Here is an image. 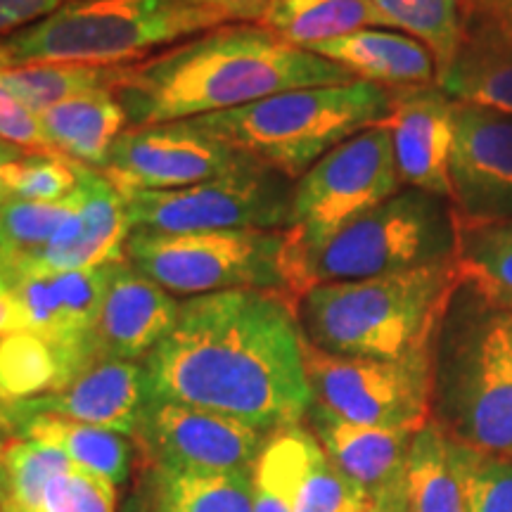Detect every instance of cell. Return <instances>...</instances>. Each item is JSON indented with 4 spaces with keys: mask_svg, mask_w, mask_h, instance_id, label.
<instances>
[{
    "mask_svg": "<svg viewBox=\"0 0 512 512\" xmlns=\"http://www.w3.org/2000/svg\"><path fill=\"white\" fill-rule=\"evenodd\" d=\"M143 370L145 399L226 415L264 434L299 425L313 406L297 304L283 292L185 299Z\"/></svg>",
    "mask_w": 512,
    "mask_h": 512,
    "instance_id": "obj_1",
    "label": "cell"
},
{
    "mask_svg": "<svg viewBox=\"0 0 512 512\" xmlns=\"http://www.w3.org/2000/svg\"><path fill=\"white\" fill-rule=\"evenodd\" d=\"M356 81L335 62L294 48L256 22H230L128 64L117 98L128 126L192 121L275 93Z\"/></svg>",
    "mask_w": 512,
    "mask_h": 512,
    "instance_id": "obj_2",
    "label": "cell"
},
{
    "mask_svg": "<svg viewBox=\"0 0 512 512\" xmlns=\"http://www.w3.org/2000/svg\"><path fill=\"white\" fill-rule=\"evenodd\" d=\"M432 418L460 444L512 458V309L465 275L432 339Z\"/></svg>",
    "mask_w": 512,
    "mask_h": 512,
    "instance_id": "obj_3",
    "label": "cell"
},
{
    "mask_svg": "<svg viewBox=\"0 0 512 512\" xmlns=\"http://www.w3.org/2000/svg\"><path fill=\"white\" fill-rule=\"evenodd\" d=\"M463 268L458 259L415 271L311 287L297 299L309 344L335 356L396 361L432 349Z\"/></svg>",
    "mask_w": 512,
    "mask_h": 512,
    "instance_id": "obj_4",
    "label": "cell"
},
{
    "mask_svg": "<svg viewBox=\"0 0 512 512\" xmlns=\"http://www.w3.org/2000/svg\"><path fill=\"white\" fill-rule=\"evenodd\" d=\"M458 242L460 221L448 197L403 188L318 245H299L290 233L287 292L297 304L316 285L448 264L458 259Z\"/></svg>",
    "mask_w": 512,
    "mask_h": 512,
    "instance_id": "obj_5",
    "label": "cell"
},
{
    "mask_svg": "<svg viewBox=\"0 0 512 512\" xmlns=\"http://www.w3.org/2000/svg\"><path fill=\"white\" fill-rule=\"evenodd\" d=\"M392 91L370 81L275 93L192 124L254 162L297 181L320 157L366 128L387 124Z\"/></svg>",
    "mask_w": 512,
    "mask_h": 512,
    "instance_id": "obj_6",
    "label": "cell"
},
{
    "mask_svg": "<svg viewBox=\"0 0 512 512\" xmlns=\"http://www.w3.org/2000/svg\"><path fill=\"white\" fill-rule=\"evenodd\" d=\"M221 24L230 22L185 0H74L0 38V50L8 67L34 62L121 67Z\"/></svg>",
    "mask_w": 512,
    "mask_h": 512,
    "instance_id": "obj_7",
    "label": "cell"
},
{
    "mask_svg": "<svg viewBox=\"0 0 512 512\" xmlns=\"http://www.w3.org/2000/svg\"><path fill=\"white\" fill-rule=\"evenodd\" d=\"M287 249V228L211 233L138 230L126 242V259L166 292L188 299L228 290H271L290 297Z\"/></svg>",
    "mask_w": 512,
    "mask_h": 512,
    "instance_id": "obj_8",
    "label": "cell"
},
{
    "mask_svg": "<svg viewBox=\"0 0 512 512\" xmlns=\"http://www.w3.org/2000/svg\"><path fill=\"white\" fill-rule=\"evenodd\" d=\"M294 183L254 162L233 174L181 190L126 195L131 233H211L290 228Z\"/></svg>",
    "mask_w": 512,
    "mask_h": 512,
    "instance_id": "obj_9",
    "label": "cell"
},
{
    "mask_svg": "<svg viewBox=\"0 0 512 512\" xmlns=\"http://www.w3.org/2000/svg\"><path fill=\"white\" fill-rule=\"evenodd\" d=\"M313 403L356 425L418 432L432 420V349L396 361L335 356L304 339Z\"/></svg>",
    "mask_w": 512,
    "mask_h": 512,
    "instance_id": "obj_10",
    "label": "cell"
},
{
    "mask_svg": "<svg viewBox=\"0 0 512 512\" xmlns=\"http://www.w3.org/2000/svg\"><path fill=\"white\" fill-rule=\"evenodd\" d=\"M401 185L387 124L366 128L320 157L294 181L287 230L299 245H318L394 197Z\"/></svg>",
    "mask_w": 512,
    "mask_h": 512,
    "instance_id": "obj_11",
    "label": "cell"
},
{
    "mask_svg": "<svg viewBox=\"0 0 512 512\" xmlns=\"http://www.w3.org/2000/svg\"><path fill=\"white\" fill-rule=\"evenodd\" d=\"M266 437L226 415L145 399L131 439L147 467L183 475H240L254 472Z\"/></svg>",
    "mask_w": 512,
    "mask_h": 512,
    "instance_id": "obj_12",
    "label": "cell"
},
{
    "mask_svg": "<svg viewBox=\"0 0 512 512\" xmlns=\"http://www.w3.org/2000/svg\"><path fill=\"white\" fill-rule=\"evenodd\" d=\"M254 164L192 121L128 126L112 145L102 176L121 195L138 190H181Z\"/></svg>",
    "mask_w": 512,
    "mask_h": 512,
    "instance_id": "obj_13",
    "label": "cell"
},
{
    "mask_svg": "<svg viewBox=\"0 0 512 512\" xmlns=\"http://www.w3.org/2000/svg\"><path fill=\"white\" fill-rule=\"evenodd\" d=\"M0 275L15 297V330L36 332L64 349L100 356L93 337L110 264L81 271H43L0 259Z\"/></svg>",
    "mask_w": 512,
    "mask_h": 512,
    "instance_id": "obj_14",
    "label": "cell"
},
{
    "mask_svg": "<svg viewBox=\"0 0 512 512\" xmlns=\"http://www.w3.org/2000/svg\"><path fill=\"white\" fill-rule=\"evenodd\" d=\"M451 202L463 226L512 219V117L508 114L458 102Z\"/></svg>",
    "mask_w": 512,
    "mask_h": 512,
    "instance_id": "obj_15",
    "label": "cell"
},
{
    "mask_svg": "<svg viewBox=\"0 0 512 512\" xmlns=\"http://www.w3.org/2000/svg\"><path fill=\"white\" fill-rule=\"evenodd\" d=\"M252 477L290 512H361L370 505L304 422L268 434Z\"/></svg>",
    "mask_w": 512,
    "mask_h": 512,
    "instance_id": "obj_16",
    "label": "cell"
},
{
    "mask_svg": "<svg viewBox=\"0 0 512 512\" xmlns=\"http://www.w3.org/2000/svg\"><path fill=\"white\" fill-rule=\"evenodd\" d=\"M396 169L406 188L425 190L451 200V157L456 143L458 102L439 83L389 88Z\"/></svg>",
    "mask_w": 512,
    "mask_h": 512,
    "instance_id": "obj_17",
    "label": "cell"
},
{
    "mask_svg": "<svg viewBox=\"0 0 512 512\" xmlns=\"http://www.w3.org/2000/svg\"><path fill=\"white\" fill-rule=\"evenodd\" d=\"M145 403L143 361L100 356L60 392L22 403H5L10 415H57L133 437Z\"/></svg>",
    "mask_w": 512,
    "mask_h": 512,
    "instance_id": "obj_18",
    "label": "cell"
},
{
    "mask_svg": "<svg viewBox=\"0 0 512 512\" xmlns=\"http://www.w3.org/2000/svg\"><path fill=\"white\" fill-rule=\"evenodd\" d=\"M181 304L131 261L110 264L95 349L100 356L143 361L174 330Z\"/></svg>",
    "mask_w": 512,
    "mask_h": 512,
    "instance_id": "obj_19",
    "label": "cell"
},
{
    "mask_svg": "<svg viewBox=\"0 0 512 512\" xmlns=\"http://www.w3.org/2000/svg\"><path fill=\"white\" fill-rule=\"evenodd\" d=\"M306 422L332 463L363 489L370 503L384 510L394 501L415 432L356 425L316 403Z\"/></svg>",
    "mask_w": 512,
    "mask_h": 512,
    "instance_id": "obj_20",
    "label": "cell"
},
{
    "mask_svg": "<svg viewBox=\"0 0 512 512\" xmlns=\"http://www.w3.org/2000/svg\"><path fill=\"white\" fill-rule=\"evenodd\" d=\"M81 202V233L74 245L55 254H0L12 264L43 268V271H81L126 261V242L131 238V223L124 195L102 176V171L76 162Z\"/></svg>",
    "mask_w": 512,
    "mask_h": 512,
    "instance_id": "obj_21",
    "label": "cell"
},
{
    "mask_svg": "<svg viewBox=\"0 0 512 512\" xmlns=\"http://www.w3.org/2000/svg\"><path fill=\"white\" fill-rule=\"evenodd\" d=\"M325 60L339 64L358 81L384 88L427 86L437 81V62L430 50L401 31L380 27L332 38L311 48Z\"/></svg>",
    "mask_w": 512,
    "mask_h": 512,
    "instance_id": "obj_22",
    "label": "cell"
},
{
    "mask_svg": "<svg viewBox=\"0 0 512 512\" xmlns=\"http://www.w3.org/2000/svg\"><path fill=\"white\" fill-rule=\"evenodd\" d=\"M5 418L10 425V439H36L60 448L76 467L117 486L131 475L136 444L126 434L57 415H10L5 411Z\"/></svg>",
    "mask_w": 512,
    "mask_h": 512,
    "instance_id": "obj_23",
    "label": "cell"
},
{
    "mask_svg": "<svg viewBox=\"0 0 512 512\" xmlns=\"http://www.w3.org/2000/svg\"><path fill=\"white\" fill-rule=\"evenodd\" d=\"M43 131L57 152L102 171L112 145L126 131L128 117L117 91H93L38 112Z\"/></svg>",
    "mask_w": 512,
    "mask_h": 512,
    "instance_id": "obj_24",
    "label": "cell"
},
{
    "mask_svg": "<svg viewBox=\"0 0 512 512\" xmlns=\"http://www.w3.org/2000/svg\"><path fill=\"white\" fill-rule=\"evenodd\" d=\"M100 356L64 349L29 330L0 337V403L41 399L60 389Z\"/></svg>",
    "mask_w": 512,
    "mask_h": 512,
    "instance_id": "obj_25",
    "label": "cell"
},
{
    "mask_svg": "<svg viewBox=\"0 0 512 512\" xmlns=\"http://www.w3.org/2000/svg\"><path fill=\"white\" fill-rule=\"evenodd\" d=\"M384 512H467L451 463V437L434 418L415 432L401 484Z\"/></svg>",
    "mask_w": 512,
    "mask_h": 512,
    "instance_id": "obj_26",
    "label": "cell"
},
{
    "mask_svg": "<svg viewBox=\"0 0 512 512\" xmlns=\"http://www.w3.org/2000/svg\"><path fill=\"white\" fill-rule=\"evenodd\" d=\"M140 512H254L252 472L183 475L143 465Z\"/></svg>",
    "mask_w": 512,
    "mask_h": 512,
    "instance_id": "obj_27",
    "label": "cell"
},
{
    "mask_svg": "<svg viewBox=\"0 0 512 512\" xmlns=\"http://www.w3.org/2000/svg\"><path fill=\"white\" fill-rule=\"evenodd\" d=\"M256 24L294 48L311 50L332 38L380 27V19L368 0H268Z\"/></svg>",
    "mask_w": 512,
    "mask_h": 512,
    "instance_id": "obj_28",
    "label": "cell"
},
{
    "mask_svg": "<svg viewBox=\"0 0 512 512\" xmlns=\"http://www.w3.org/2000/svg\"><path fill=\"white\" fill-rule=\"evenodd\" d=\"M380 27H392L420 41L437 62V81L465 46L472 0H368Z\"/></svg>",
    "mask_w": 512,
    "mask_h": 512,
    "instance_id": "obj_29",
    "label": "cell"
},
{
    "mask_svg": "<svg viewBox=\"0 0 512 512\" xmlns=\"http://www.w3.org/2000/svg\"><path fill=\"white\" fill-rule=\"evenodd\" d=\"M126 67L128 64H121V67L64 62L19 64V67L0 69V86L38 114L79 95L105 91V88L114 91Z\"/></svg>",
    "mask_w": 512,
    "mask_h": 512,
    "instance_id": "obj_30",
    "label": "cell"
},
{
    "mask_svg": "<svg viewBox=\"0 0 512 512\" xmlns=\"http://www.w3.org/2000/svg\"><path fill=\"white\" fill-rule=\"evenodd\" d=\"M439 86L460 105L486 107L512 117V48L467 36Z\"/></svg>",
    "mask_w": 512,
    "mask_h": 512,
    "instance_id": "obj_31",
    "label": "cell"
},
{
    "mask_svg": "<svg viewBox=\"0 0 512 512\" xmlns=\"http://www.w3.org/2000/svg\"><path fill=\"white\" fill-rule=\"evenodd\" d=\"M79 211V192L57 202L19 200L0 202V254L22 256L46 249Z\"/></svg>",
    "mask_w": 512,
    "mask_h": 512,
    "instance_id": "obj_32",
    "label": "cell"
},
{
    "mask_svg": "<svg viewBox=\"0 0 512 512\" xmlns=\"http://www.w3.org/2000/svg\"><path fill=\"white\" fill-rule=\"evenodd\" d=\"M72 465L60 448L36 439H10L3 451L5 494L0 503L15 505L19 512H38L48 484Z\"/></svg>",
    "mask_w": 512,
    "mask_h": 512,
    "instance_id": "obj_33",
    "label": "cell"
},
{
    "mask_svg": "<svg viewBox=\"0 0 512 512\" xmlns=\"http://www.w3.org/2000/svg\"><path fill=\"white\" fill-rule=\"evenodd\" d=\"M458 264L486 297L512 309V235L460 223Z\"/></svg>",
    "mask_w": 512,
    "mask_h": 512,
    "instance_id": "obj_34",
    "label": "cell"
},
{
    "mask_svg": "<svg viewBox=\"0 0 512 512\" xmlns=\"http://www.w3.org/2000/svg\"><path fill=\"white\" fill-rule=\"evenodd\" d=\"M451 463L467 512H512V458L477 451L451 437Z\"/></svg>",
    "mask_w": 512,
    "mask_h": 512,
    "instance_id": "obj_35",
    "label": "cell"
},
{
    "mask_svg": "<svg viewBox=\"0 0 512 512\" xmlns=\"http://www.w3.org/2000/svg\"><path fill=\"white\" fill-rule=\"evenodd\" d=\"M3 185L8 195L19 197V200H64L79 185L76 162L64 155L24 152L22 157L3 169Z\"/></svg>",
    "mask_w": 512,
    "mask_h": 512,
    "instance_id": "obj_36",
    "label": "cell"
},
{
    "mask_svg": "<svg viewBox=\"0 0 512 512\" xmlns=\"http://www.w3.org/2000/svg\"><path fill=\"white\" fill-rule=\"evenodd\" d=\"M38 512H117V484L72 465L48 484Z\"/></svg>",
    "mask_w": 512,
    "mask_h": 512,
    "instance_id": "obj_37",
    "label": "cell"
},
{
    "mask_svg": "<svg viewBox=\"0 0 512 512\" xmlns=\"http://www.w3.org/2000/svg\"><path fill=\"white\" fill-rule=\"evenodd\" d=\"M0 140L27 152H46V155H62L50 143L43 131L41 119L34 110L0 86Z\"/></svg>",
    "mask_w": 512,
    "mask_h": 512,
    "instance_id": "obj_38",
    "label": "cell"
},
{
    "mask_svg": "<svg viewBox=\"0 0 512 512\" xmlns=\"http://www.w3.org/2000/svg\"><path fill=\"white\" fill-rule=\"evenodd\" d=\"M467 36L512 48V0H472Z\"/></svg>",
    "mask_w": 512,
    "mask_h": 512,
    "instance_id": "obj_39",
    "label": "cell"
},
{
    "mask_svg": "<svg viewBox=\"0 0 512 512\" xmlns=\"http://www.w3.org/2000/svg\"><path fill=\"white\" fill-rule=\"evenodd\" d=\"M74 0H0V36H10L41 22Z\"/></svg>",
    "mask_w": 512,
    "mask_h": 512,
    "instance_id": "obj_40",
    "label": "cell"
},
{
    "mask_svg": "<svg viewBox=\"0 0 512 512\" xmlns=\"http://www.w3.org/2000/svg\"><path fill=\"white\" fill-rule=\"evenodd\" d=\"M192 8L216 12L226 22H256L264 10V0H185Z\"/></svg>",
    "mask_w": 512,
    "mask_h": 512,
    "instance_id": "obj_41",
    "label": "cell"
},
{
    "mask_svg": "<svg viewBox=\"0 0 512 512\" xmlns=\"http://www.w3.org/2000/svg\"><path fill=\"white\" fill-rule=\"evenodd\" d=\"M15 323H17L15 297H12L8 280L0 275V337H5L8 332L15 330Z\"/></svg>",
    "mask_w": 512,
    "mask_h": 512,
    "instance_id": "obj_42",
    "label": "cell"
},
{
    "mask_svg": "<svg viewBox=\"0 0 512 512\" xmlns=\"http://www.w3.org/2000/svg\"><path fill=\"white\" fill-rule=\"evenodd\" d=\"M254 512H290V508L280 501L273 491H268L266 486H261L259 482H254Z\"/></svg>",
    "mask_w": 512,
    "mask_h": 512,
    "instance_id": "obj_43",
    "label": "cell"
},
{
    "mask_svg": "<svg viewBox=\"0 0 512 512\" xmlns=\"http://www.w3.org/2000/svg\"><path fill=\"white\" fill-rule=\"evenodd\" d=\"M24 152H27V150H19V147L5 143V140H0V202H3L5 197H10L8 190H5V185H3V169L10 162H15V159L22 157Z\"/></svg>",
    "mask_w": 512,
    "mask_h": 512,
    "instance_id": "obj_44",
    "label": "cell"
},
{
    "mask_svg": "<svg viewBox=\"0 0 512 512\" xmlns=\"http://www.w3.org/2000/svg\"><path fill=\"white\" fill-rule=\"evenodd\" d=\"M10 441V425H8V418H5V406L0 403V501H3V494H5V472H3V451H5V444Z\"/></svg>",
    "mask_w": 512,
    "mask_h": 512,
    "instance_id": "obj_45",
    "label": "cell"
},
{
    "mask_svg": "<svg viewBox=\"0 0 512 512\" xmlns=\"http://www.w3.org/2000/svg\"><path fill=\"white\" fill-rule=\"evenodd\" d=\"M486 226H494V228L501 230V233H505V235H512V219H508V221H501V223H486Z\"/></svg>",
    "mask_w": 512,
    "mask_h": 512,
    "instance_id": "obj_46",
    "label": "cell"
},
{
    "mask_svg": "<svg viewBox=\"0 0 512 512\" xmlns=\"http://www.w3.org/2000/svg\"><path fill=\"white\" fill-rule=\"evenodd\" d=\"M0 512H19L15 505H10V503H0Z\"/></svg>",
    "mask_w": 512,
    "mask_h": 512,
    "instance_id": "obj_47",
    "label": "cell"
},
{
    "mask_svg": "<svg viewBox=\"0 0 512 512\" xmlns=\"http://www.w3.org/2000/svg\"><path fill=\"white\" fill-rule=\"evenodd\" d=\"M361 512H384V510H380V508H377V505L370 503V505H366V508H363Z\"/></svg>",
    "mask_w": 512,
    "mask_h": 512,
    "instance_id": "obj_48",
    "label": "cell"
},
{
    "mask_svg": "<svg viewBox=\"0 0 512 512\" xmlns=\"http://www.w3.org/2000/svg\"><path fill=\"white\" fill-rule=\"evenodd\" d=\"M266 3H268V0H264V5H266Z\"/></svg>",
    "mask_w": 512,
    "mask_h": 512,
    "instance_id": "obj_49",
    "label": "cell"
}]
</instances>
